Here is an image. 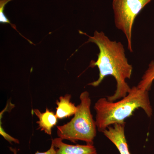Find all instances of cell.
Masks as SVG:
<instances>
[{"label": "cell", "instance_id": "1", "mask_svg": "<svg viewBox=\"0 0 154 154\" xmlns=\"http://www.w3.org/2000/svg\"><path fill=\"white\" fill-rule=\"evenodd\" d=\"M87 36L89 37L88 42L95 43L99 50L97 60L91 61L89 66L98 68L99 78L88 85L98 87L105 77L112 76L116 81V88L112 96H107V100L113 102L124 98L131 90L126 80L131 78L133 67L128 63L123 45L110 40L102 31L96 30L94 36Z\"/></svg>", "mask_w": 154, "mask_h": 154}, {"label": "cell", "instance_id": "8", "mask_svg": "<svg viewBox=\"0 0 154 154\" xmlns=\"http://www.w3.org/2000/svg\"><path fill=\"white\" fill-rule=\"evenodd\" d=\"M71 97L70 94H67L65 96H60L59 100H57L56 104L57 107L56 108L55 114L58 119L69 118L74 115L76 112L77 106L71 102Z\"/></svg>", "mask_w": 154, "mask_h": 154}, {"label": "cell", "instance_id": "2", "mask_svg": "<svg viewBox=\"0 0 154 154\" xmlns=\"http://www.w3.org/2000/svg\"><path fill=\"white\" fill-rule=\"evenodd\" d=\"M94 108L97 129L101 132L113 125L125 123V119L139 108L142 109L149 117L153 114L149 91L137 86L131 88L127 95L118 102H110L105 97L100 98L95 103Z\"/></svg>", "mask_w": 154, "mask_h": 154}, {"label": "cell", "instance_id": "6", "mask_svg": "<svg viewBox=\"0 0 154 154\" xmlns=\"http://www.w3.org/2000/svg\"><path fill=\"white\" fill-rule=\"evenodd\" d=\"M59 137L52 139L57 154H98L94 145H70L64 143Z\"/></svg>", "mask_w": 154, "mask_h": 154}, {"label": "cell", "instance_id": "10", "mask_svg": "<svg viewBox=\"0 0 154 154\" xmlns=\"http://www.w3.org/2000/svg\"><path fill=\"white\" fill-rule=\"evenodd\" d=\"M12 1L13 0H0V22H1V23H2V24H10L12 28L15 29L17 32H19L16 28V25H13L4 14V9H5L6 5L9 2Z\"/></svg>", "mask_w": 154, "mask_h": 154}, {"label": "cell", "instance_id": "9", "mask_svg": "<svg viewBox=\"0 0 154 154\" xmlns=\"http://www.w3.org/2000/svg\"><path fill=\"white\" fill-rule=\"evenodd\" d=\"M154 81V61H152L149 65L148 68L142 77L137 87L140 89L149 91Z\"/></svg>", "mask_w": 154, "mask_h": 154}, {"label": "cell", "instance_id": "12", "mask_svg": "<svg viewBox=\"0 0 154 154\" xmlns=\"http://www.w3.org/2000/svg\"><path fill=\"white\" fill-rule=\"evenodd\" d=\"M10 150L13 152L14 154H17V149L14 148L10 147ZM34 154H57L56 151L55 147L53 144L51 143V146L49 149L47 151L45 152H39L37 151Z\"/></svg>", "mask_w": 154, "mask_h": 154}, {"label": "cell", "instance_id": "7", "mask_svg": "<svg viewBox=\"0 0 154 154\" xmlns=\"http://www.w3.org/2000/svg\"><path fill=\"white\" fill-rule=\"evenodd\" d=\"M32 111L38 119V121L36 122L38 125V129L51 135L52 128L57 123L58 118L55 113L48 108L43 113L37 109H33Z\"/></svg>", "mask_w": 154, "mask_h": 154}, {"label": "cell", "instance_id": "4", "mask_svg": "<svg viewBox=\"0 0 154 154\" xmlns=\"http://www.w3.org/2000/svg\"><path fill=\"white\" fill-rule=\"evenodd\" d=\"M152 0H113L112 6L116 28L124 33L128 49L132 52V33L136 18Z\"/></svg>", "mask_w": 154, "mask_h": 154}, {"label": "cell", "instance_id": "3", "mask_svg": "<svg viewBox=\"0 0 154 154\" xmlns=\"http://www.w3.org/2000/svg\"><path fill=\"white\" fill-rule=\"evenodd\" d=\"M80 100L76 112L71 121L57 126V135L63 140L74 143L82 141L86 144L94 145L97 128L91 112V99L89 92H82L80 95Z\"/></svg>", "mask_w": 154, "mask_h": 154}, {"label": "cell", "instance_id": "11", "mask_svg": "<svg viewBox=\"0 0 154 154\" xmlns=\"http://www.w3.org/2000/svg\"><path fill=\"white\" fill-rule=\"evenodd\" d=\"M0 134L5 138V140L9 142L10 143H14L17 144L19 143V140L11 136L10 135L7 133L3 129L2 126H1V127H0Z\"/></svg>", "mask_w": 154, "mask_h": 154}, {"label": "cell", "instance_id": "5", "mask_svg": "<svg viewBox=\"0 0 154 154\" xmlns=\"http://www.w3.org/2000/svg\"><path fill=\"white\" fill-rule=\"evenodd\" d=\"M125 124L113 125L108 127L102 133L115 146L120 154H131L125 135Z\"/></svg>", "mask_w": 154, "mask_h": 154}]
</instances>
